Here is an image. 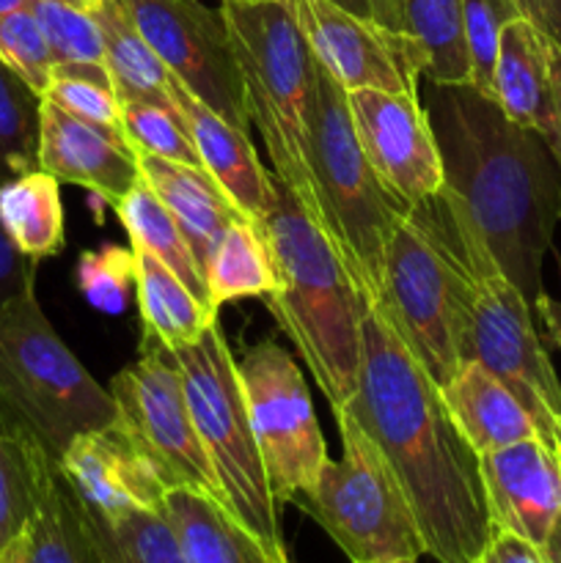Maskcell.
<instances>
[{
    "label": "cell",
    "instance_id": "obj_11",
    "mask_svg": "<svg viewBox=\"0 0 561 563\" xmlns=\"http://www.w3.org/2000/svg\"><path fill=\"white\" fill-rule=\"evenodd\" d=\"M242 399L275 504L284 509L314 487L328 443L314 412L311 390L295 357L275 341H262L237 361Z\"/></svg>",
    "mask_w": 561,
    "mask_h": 563
},
{
    "label": "cell",
    "instance_id": "obj_2",
    "mask_svg": "<svg viewBox=\"0 0 561 563\" xmlns=\"http://www.w3.org/2000/svg\"><path fill=\"white\" fill-rule=\"evenodd\" d=\"M427 113L443 157L446 187L476 225L495 264L534 308L544 295V256L561 220V165L553 148L473 86L429 82Z\"/></svg>",
    "mask_w": 561,
    "mask_h": 563
},
{
    "label": "cell",
    "instance_id": "obj_9",
    "mask_svg": "<svg viewBox=\"0 0 561 563\" xmlns=\"http://www.w3.org/2000/svg\"><path fill=\"white\" fill-rule=\"evenodd\" d=\"M374 308L438 388L465 363V280L427 201L391 236Z\"/></svg>",
    "mask_w": 561,
    "mask_h": 563
},
{
    "label": "cell",
    "instance_id": "obj_37",
    "mask_svg": "<svg viewBox=\"0 0 561 563\" xmlns=\"http://www.w3.org/2000/svg\"><path fill=\"white\" fill-rule=\"evenodd\" d=\"M0 58L44 97L53 75L55 55L50 49L47 36L38 25L36 14L28 9L9 11L0 16Z\"/></svg>",
    "mask_w": 561,
    "mask_h": 563
},
{
    "label": "cell",
    "instance_id": "obj_27",
    "mask_svg": "<svg viewBox=\"0 0 561 563\" xmlns=\"http://www.w3.org/2000/svg\"><path fill=\"white\" fill-rule=\"evenodd\" d=\"M91 14L97 20L99 33H102L105 66L113 77L119 102L138 99V102L174 104L168 91V66L160 60V55L138 33V27L124 14L119 0H105Z\"/></svg>",
    "mask_w": 561,
    "mask_h": 563
},
{
    "label": "cell",
    "instance_id": "obj_42",
    "mask_svg": "<svg viewBox=\"0 0 561 563\" xmlns=\"http://www.w3.org/2000/svg\"><path fill=\"white\" fill-rule=\"evenodd\" d=\"M520 14L531 20L550 44L561 47V0H515Z\"/></svg>",
    "mask_w": 561,
    "mask_h": 563
},
{
    "label": "cell",
    "instance_id": "obj_44",
    "mask_svg": "<svg viewBox=\"0 0 561 563\" xmlns=\"http://www.w3.org/2000/svg\"><path fill=\"white\" fill-rule=\"evenodd\" d=\"M553 93H556V137H553V154L561 165V47L553 44Z\"/></svg>",
    "mask_w": 561,
    "mask_h": 563
},
{
    "label": "cell",
    "instance_id": "obj_7",
    "mask_svg": "<svg viewBox=\"0 0 561 563\" xmlns=\"http://www.w3.org/2000/svg\"><path fill=\"white\" fill-rule=\"evenodd\" d=\"M319 225L369 306L383 291V264L396 225L410 209L380 181L358 141L346 91L317 60V102L308 143Z\"/></svg>",
    "mask_w": 561,
    "mask_h": 563
},
{
    "label": "cell",
    "instance_id": "obj_25",
    "mask_svg": "<svg viewBox=\"0 0 561 563\" xmlns=\"http://www.w3.org/2000/svg\"><path fill=\"white\" fill-rule=\"evenodd\" d=\"M165 517L190 563H278L218 504L193 489H170Z\"/></svg>",
    "mask_w": 561,
    "mask_h": 563
},
{
    "label": "cell",
    "instance_id": "obj_31",
    "mask_svg": "<svg viewBox=\"0 0 561 563\" xmlns=\"http://www.w3.org/2000/svg\"><path fill=\"white\" fill-rule=\"evenodd\" d=\"M86 515L102 563H190L165 511Z\"/></svg>",
    "mask_w": 561,
    "mask_h": 563
},
{
    "label": "cell",
    "instance_id": "obj_38",
    "mask_svg": "<svg viewBox=\"0 0 561 563\" xmlns=\"http://www.w3.org/2000/svg\"><path fill=\"white\" fill-rule=\"evenodd\" d=\"M465 44L471 60V86L490 97L501 31L509 20L522 16L515 0H462Z\"/></svg>",
    "mask_w": 561,
    "mask_h": 563
},
{
    "label": "cell",
    "instance_id": "obj_20",
    "mask_svg": "<svg viewBox=\"0 0 561 563\" xmlns=\"http://www.w3.org/2000/svg\"><path fill=\"white\" fill-rule=\"evenodd\" d=\"M490 97L515 124L537 130L553 146V44L526 16H515L501 31Z\"/></svg>",
    "mask_w": 561,
    "mask_h": 563
},
{
    "label": "cell",
    "instance_id": "obj_5",
    "mask_svg": "<svg viewBox=\"0 0 561 563\" xmlns=\"http://www.w3.org/2000/svg\"><path fill=\"white\" fill-rule=\"evenodd\" d=\"M119 421L110 390L61 341L36 286L0 308V434L61 460L72 440Z\"/></svg>",
    "mask_w": 561,
    "mask_h": 563
},
{
    "label": "cell",
    "instance_id": "obj_46",
    "mask_svg": "<svg viewBox=\"0 0 561 563\" xmlns=\"http://www.w3.org/2000/svg\"><path fill=\"white\" fill-rule=\"evenodd\" d=\"M0 563H31L28 561V539L22 533L16 542H11L9 548L0 550Z\"/></svg>",
    "mask_w": 561,
    "mask_h": 563
},
{
    "label": "cell",
    "instance_id": "obj_16",
    "mask_svg": "<svg viewBox=\"0 0 561 563\" xmlns=\"http://www.w3.org/2000/svg\"><path fill=\"white\" fill-rule=\"evenodd\" d=\"M495 531H506L561 563V460L542 440L479 456Z\"/></svg>",
    "mask_w": 561,
    "mask_h": 563
},
{
    "label": "cell",
    "instance_id": "obj_45",
    "mask_svg": "<svg viewBox=\"0 0 561 563\" xmlns=\"http://www.w3.org/2000/svg\"><path fill=\"white\" fill-rule=\"evenodd\" d=\"M372 9H374V20L380 25L391 27V31L402 33V22H399V5L396 0H372Z\"/></svg>",
    "mask_w": 561,
    "mask_h": 563
},
{
    "label": "cell",
    "instance_id": "obj_48",
    "mask_svg": "<svg viewBox=\"0 0 561 563\" xmlns=\"http://www.w3.org/2000/svg\"><path fill=\"white\" fill-rule=\"evenodd\" d=\"M28 5H31V0H0V16L16 9H28Z\"/></svg>",
    "mask_w": 561,
    "mask_h": 563
},
{
    "label": "cell",
    "instance_id": "obj_43",
    "mask_svg": "<svg viewBox=\"0 0 561 563\" xmlns=\"http://www.w3.org/2000/svg\"><path fill=\"white\" fill-rule=\"evenodd\" d=\"M534 311L539 313L550 341H553L556 350L561 352V300H556V297H550L548 291H544V295L537 300V306H534Z\"/></svg>",
    "mask_w": 561,
    "mask_h": 563
},
{
    "label": "cell",
    "instance_id": "obj_23",
    "mask_svg": "<svg viewBox=\"0 0 561 563\" xmlns=\"http://www.w3.org/2000/svg\"><path fill=\"white\" fill-rule=\"evenodd\" d=\"M446 410L479 456L522 440H542L522 401L476 361L462 363L440 388Z\"/></svg>",
    "mask_w": 561,
    "mask_h": 563
},
{
    "label": "cell",
    "instance_id": "obj_33",
    "mask_svg": "<svg viewBox=\"0 0 561 563\" xmlns=\"http://www.w3.org/2000/svg\"><path fill=\"white\" fill-rule=\"evenodd\" d=\"M44 99L69 110L72 115L121 130L119 93L105 64H88V60L55 64Z\"/></svg>",
    "mask_w": 561,
    "mask_h": 563
},
{
    "label": "cell",
    "instance_id": "obj_32",
    "mask_svg": "<svg viewBox=\"0 0 561 563\" xmlns=\"http://www.w3.org/2000/svg\"><path fill=\"white\" fill-rule=\"evenodd\" d=\"M42 93L0 58V185L38 168Z\"/></svg>",
    "mask_w": 561,
    "mask_h": 563
},
{
    "label": "cell",
    "instance_id": "obj_40",
    "mask_svg": "<svg viewBox=\"0 0 561 563\" xmlns=\"http://www.w3.org/2000/svg\"><path fill=\"white\" fill-rule=\"evenodd\" d=\"M36 262L22 256L0 225V308L20 297L22 291L36 286Z\"/></svg>",
    "mask_w": 561,
    "mask_h": 563
},
{
    "label": "cell",
    "instance_id": "obj_35",
    "mask_svg": "<svg viewBox=\"0 0 561 563\" xmlns=\"http://www.w3.org/2000/svg\"><path fill=\"white\" fill-rule=\"evenodd\" d=\"M31 11L47 36L55 64H69V60L105 64L102 33L91 11L72 0H31Z\"/></svg>",
    "mask_w": 561,
    "mask_h": 563
},
{
    "label": "cell",
    "instance_id": "obj_8",
    "mask_svg": "<svg viewBox=\"0 0 561 563\" xmlns=\"http://www.w3.org/2000/svg\"><path fill=\"white\" fill-rule=\"evenodd\" d=\"M174 355L179 361L198 440L223 493L226 511L267 550L270 559L292 563L280 528V506L270 489L262 451L253 438L237 379V361L223 333L212 324L196 344Z\"/></svg>",
    "mask_w": 561,
    "mask_h": 563
},
{
    "label": "cell",
    "instance_id": "obj_22",
    "mask_svg": "<svg viewBox=\"0 0 561 563\" xmlns=\"http://www.w3.org/2000/svg\"><path fill=\"white\" fill-rule=\"evenodd\" d=\"M33 476V515L25 528L31 563H102L82 500L58 460L22 445Z\"/></svg>",
    "mask_w": 561,
    "mask_h": 563
},
{
    "label": "cell",
    "instance_id": "obj_19",
    "mask_svg": "<svg viewBox=\"0 0 561 563\" xmlns=\"http://www.w3.org/2000/svg\"><path fill=\"white\" fill-rule=\"evenodd\" d=\"M168 91L174 104L185 119L201 165L215 176L220 187L231 196V201L242 209L251 220H262L273 203V170H264L258 154L253 148L251 135L237 130L234 124L198 102L174 75H170Z\"/></svg>",
    "mask_w": 561,
    "mask_h": 563
},
{
    "label": "cell",
    "instance_id": "obj_18",
    "mask_svg": "<svg viewBox=\"0 0 561 563\" xmlns=\"http://www.w3.org/2000/svg\"><path fill=\"white\" fill-rule=\"evenodd\" d=\"M38 168L58 181L91 190L110 207L141 179L138 154L119 126L94 124L42 97Z\"/></svg>",
    "mask_w": 561,
    "mask_h": 563
},
{
    "label": "cell",
    "instance_id": "obj_15",
    "mask_svg": "<svg viewBox=\"0 0 561 563\" xmlns=\"http://www.w3.org/2000/svg\"><path fill=\"white\" fill-rule=\"evenodd\" d=\"M346 104L358 141L391 196L413 209L443 190V157L418 93L361 88L346 91Z\"/></svg>",
    "mask_w": 561,
    "mask_h": 563
},
{
    "label": "cell",
    "instance_id": "obj_14",
    "mask_svg": "<svg viewBox=\"0 0 561 563\" xmlns=\"http://www.w3.org/2000/svg\"><path fill=\"white\" fill-rule=\"evenodd\" d=\"M311 53L344 91L418 93L424 55L410 36L358 16L333 0H289Z\"/></svg>",
    "mask_w": 561,
    "mask_h": 563
},
{
    "label": "cell",
    "instance_id": "obj_4",
    "mask_svg": "<svg viewBox=\"0 0 561 563\" xmlns=\"http://www.w3.org/2000/svg\"><path fill=\"white\" fill-rule=\"evenodd\" d=\"M465 280V363H482L528 410L550 449L561 443V379L534 324L531 302L495 264L449 187L429 198Z\"/></svg>",
    "mask_w": 561,
    "mask_h": 563
},
{
    "label": "cell",
    "instance_id": "obj_1",
    "mask_svg": "<svg viewBox=\"0 0 561 563\" xmlns=\"http://www.w3.org/2000/svg\"><path fill=\"white\" fill-rule=\"evenodd\" d=\"M374 440L413 511L427 555L476 563L493 542L479 454L451 421L435 379L366 302L358 390L344 407Z\"/></svg>",
    "mask_w": 561,
    "mask_h": 563
},
{
    "label": "cell",
    "instance_id": "obj_26",
    "mask_svg": "<svg viewBox=\"0 0 561 563\" xmlns=\"http://www.w3.org/2000/svg\"><path fill=\"white\" fill-rule=\"evenodd\" d=\"M0 225L11 245L31 262L64 251L66 218L61 181L36 168L0 185Z\"/></svg>",
    "mask_w": 561,
    "mask_h": 563
},
{
    "label": "cell",
    "instance_id": "obj_39",
    "mask_svg": "<svg viewBox=\"0 0 561 563\" xmlns=\"http://www.w3.org/2000/svg\"><path fill=\"white\" fill-rule=\"evenodd\" d=\"M33 515V476L16 440L0 434V550L25 533Z\"/></svg>",
    "mask_w": 561,
    "mask_h": 563
},
{
    "label": "cell",
    "instance_id": "obj_51",
    "mask_svg": "<svg viewBox=\"0 0 561 563\" xmlns=\"http://www.w3.org/2000/svg\"><path fill=\"white\" fill-rule=\"evenodd\" d=\"M556 454H559V460H561V443H559V445H556Z\"/></svg>",
    "mask_w": 561,
    "mask_h": 563
},
{
    "label": "cell",
    "instance_id": "obj_21",
    "mask_svg": "<svg viewBox=\"0 0 561 563\" xmlns=\"http://www.w3.org/2000/svg\"><path fill=\"white\" fill-rule=\"evenodd\" d=\"M138 168L154 196L176 220L201 269L207 267L209 253L215 251L226 229L237 220H251L201 165L138 154Z\"/></svg>",
    "mask_w": 561,
    "mask_h": 563
},
{
    "label": "cell",
    "instance_id": "obj_52",
    "mask_svg": "<svg viewBox=\"0 0 561 563\" xmlns=\"http://www.w3.org/2000/svg\"><path fill=\"white\" fill-rule=\"evenodd\" d=\"M248 3H258V0H248Z\"/></svg>",
    "mask_w": 561,
    "mask_h": 563
},
{
    "label": "cell",
    "instance_id": "obj_10",
    "mask_svg": "<svg viewBox=\"0 0 561 563\" xmlns=\"http://www.w3.org/2000/svg\"><path fill=\"white\" fill-rule=\"evenodd\" d=\"M341 460H328L311 489L297 495L306 511L352 563L418 561L427 555L394 471L350 412H336Z\"/></svg>",
    "mask_w": 561,
    "mask_h": 563
},
{
    "label": "cell",
    "instance_id": "obj_17",
    "mask_svg": "<svg viewBox=\"0 0 561 563\" xmlns=\"http://www.w3.org/2000/svg\"><path fill=\"white\" fill-rule=\"evenodd\" d=\"M66 482L88 511H165L170 487L119 421L77 434L58 460Z\"/></svg>",
    "mask_w": 561,
    "mask_h": 563
},
{
    "label": "cell",
    "instance_id": "obj_6",
    "mask_svg": "<svg viewBox=\"0 0 561 563\" xmlns=\"http://www.w3.org/2000/svg\"><path fill=\"white\" fill-rule=\"evenodd\" d=\"M242 71L251 126H258L273 174L317 218L308 143L317 102V58L289 0H220Z\"/></svg>",
    "mask_w": 561,
    "mask_h": 563
},
{
    "label": "cell",
    "instance_id": "obj_50",
    "mask_svg": "<svg viewBox=\"0 0 561 563\" xmlns=\"http://www.w3.org/2000/svg\"><path fill=\"white\" fill-rule=\"evenodd\" d=\"M388 563H418V561L410 559V561H388Z\"/></svg>",
    "mask_w": 561,
    "mask_h": 563
},
{
    "label": "cell",
    "instance_id": "obj_28",
    "mask_svg": "<svg viewBox=\"0 0 561 563\" xmlns=\"http://www.w3.org/2000/svg\"><path fill=\"white\" fill-rule=\"evenodd\" d=\"M402 33L424 55V77L435 86H471L462 0H396Z\"/></svg>",
    "mask_w": 561,
    "mask_h": 563
},
{
    "label": "cell",
    "instance_id": "obj_29",
    "mask_svg": "<svg viewBox=\"0 0 561 563\" xmlns=\"http://www.w3.org/2000/svg\"><path fill=\"white\" fill-rule=\"evenodd\" d=\"M116 214H119L132 247H141V251H148L152 256H157L170 273H176L185 280L187 289H190L193 295H198L204 302H209L207 275H204L201 264L196 262L182 229L176 225V220L170 218L168 209L163 207V201L154 196V190L146 185L143 176L132 185V190L121 198L119 207H116ZM209 306H212V302H209Z\"/></svg>",
    "mask_w": 561,
    "mask_h": 563
},
{
    "label": "cell",
    "instance_id": "obj_30",
    "mask_svg": "<svg viewBox=\"0 0 561 563\" xmlns=\"http://www.w3.org/2000/svg\"><path fill=\"white\" fill-rule=\"evenodd\" d=\"M207 289L215 308L245 297H267L275 289L270 247L256 220H237L207 258Z\"/></svg>",
    "mask_w": 561,
    "mask_h": 563
},
{
    "label": "cell",
    "instance_id": "obj_24",
    "mask_svg": "<svg viewBox=\"0 0 561 563\" xmlns=\"http://www.w3.org/2000/svg\"><path fill=\"white\" fill-rule=\"evenodd\" d=\"M132 251L138 258L135 297L143 339L157 341L170 352L196 344L212 324H218V308L193 295L185 280L170 273L157 256L141 247H132Z\"/></svg>",
    "mask_w": 561,
    "mask_h": 563
},
{
    "label": "cell",
    "instance_id": "obj_47",
    "mask_svg": "<svg viewBox=\"0 0 561 563\" xmlns=\"http://www.w3.org/2000/svg\"><path fill=\"white\" fill-rule=\"evenodd\" d=\"M333 3L341 5V9L352 11V14H358V16H372V20H374L372 0H333Z\"/></svg>",
    "mask_w": 561,
    "mask_h": 563
},
{
    "label": "cell",
    "instance_id": "obj_13",
    "mask_svg": "<svg viewBox=\"0 0 561 563\" xmlns=\"http://www.w3.org/2000/svg\"><path fill=\"white\" fill-rule=\"evenodd\" d=\"M119 5L198 102L251 135L242 71L220 9L198 0H119Z\"/></svg>",
    "mask_w": 561,
    "mask_h": 563
},
{
    "label": "cell",
    "instance_id": "obj_3",
    "mask_svg": "<svg viewBox=\"0 0 561 563\" xmlns=\"http://www.w3.org/2000/svg\"><path fill=\"white\" fill-rule=\"evenodd\" d=\"M273 187V203L256 223L275 269L267 311L297 346L336 416L358 390L366 300L295 192L275 174Z\"/></svg>",
    "mask_w": 561,
    "mask_h": 563
},
{
    "label": "cell",
    "instance_id": "obj_41",
    "mask_svg": "<svg viewBox=\"0 0 561 563\" xmlns=\"http://www.w3.org/2000/svg\"><path fill=\"white\" fill-rule=\"evenodd\" d=\"M476 563H548L542 559L539 550H534L531 544L522 542V539L512 537L506 531H495L493 542L487 544V550L482 553V559Z\"/></svg>",
    "mask_w": 561,
    "mask_h": 563
},
{
    "label": "cell",
    "instance_id": "obj_49",
    "mask_svg": "<svg viewBox=\"0 0 561 563\" xmlns=\"http://www.w3.org/2000/svg\"><path fill=\"white\" fill-rule=\"evenodd\" d=\"M72 3L82 5V9H88V11H94V9H97V5H102L105 0H72Z\"/></svg>",
    "mask_w": 561,
    "mask_h": 563
},
{
    "label": "cell",
    "instance_id": "obj_36",
    "mask_svg": "<svg viewBox=\"0 0 561 563\" xmlns=\"http://www.w3.org/2000/svg\"><path fill=\"white\" fill-rule=\"evenodd\" d=\"M138 258L132 247L102 245L80 253L77 262V289L88 306L102 313H121L135 291Z\"/></svg>",
    "mask_w": 561,
    "mask_h": 563
},
{
    "label": "cell",
    "instance_id": "obj_34",
    "mask_svg": "<svg viewBox=\"0 0 561 563\" xmlns=\"http://www.w3.org/2000/svg\"><path fill=\"white\" fill-rule=\"evenodd\" d=\"M119 104L121 132L130 141V146L135 148V154L174 159V163L185 165H201L196 143H193L176 104L138 102V99H124Z\"/></svg>",
    "mask_w": 561,
    "mask_h": 563
},
{
    "label": "cell",
    "instance_id": "obj_12",
    "mask_svg": "<svg viewBox=\"0 0 561 563\" xmlns=\"http://www.w3.org/2000/svg\"><path fill=\"white\" fill-rule=\"evenodd\" d=\"M108 390L119 407V423L154 462L165 484L170 489L201 493L223 506V493L187 407L174 352L143 339L141 357L121 368Z\"/></svg>",
    "mask_w": 561,
    "mask_h": 563
}]
</instances>
